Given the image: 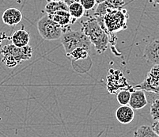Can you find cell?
Masks as SVG:
<instances>
[{"instance_id":"27","label":"cell","mask_w":159,"mask_h":137,"mask_svg":"<svg viewBox=\"0 0 159 137\" xmlns=\"http://www.w3.org/2000/svg\"><path fill=\"white\" fill-rule=\"evenodd\" d=\"M48 2H52V1H62V0H47Z\"/></svg>"},{"instance_id":"5","label":"cell","mask_w":159,"mask_h":137,"mask_svg":"<svg viewBox=\"0 0 159 137\" xmlns=\"http://www.w3.org/2000/svg\"><path fill=\"white\" fill-rule=\"evenodd\" d=\"M106 87L110 94H116L119 90L124 89L134 90V87L128 84L124 74L117 69H110L109 71V74L107 76Z\"/></svg>"},{"instance_id":"7","label":"cell","mask_w":159,"mask_h":137,"mask_svg":"<svg viewBox=\"0 0 159 137\" xmlns=\"http://www.w3.org/2000/svg\"><path fill=\"white\" fill-rule=\"evenodd\" d=\"M33 48L30 45L24 46V47H17L13 44H6L2 49L0 50V54L10 55L13 56L18 62V64L25 60H30L33 56Z\"/></svg>"},{"instance_id":"2","label":"cell","mask_w":159,"mask_h":137,"mask_svg":"<svg viewBox=\"0 0 159 137\" xmlns=\"http://www.w3.org/2000/svg\"><path fill=\"white\" fill-rule=\"evenodd\" d=\"M128 11L126 9L111 10L107 11L104 16V25L105 31L109 37V42H112L114 34L128 28Z\"/></svg>"},{"instance_id":"8","label":"cell","mask_w":159,"mask_h":137,"mask_svg":"<svg viewBox=\"0 0 159 137\" xmlns=\"http://www.w3.org/2000/svg\"><path fill=\"white\" fill-rule=\"evenodd\" d=\"M124 5H125L124 0H106L102 3L98 4L93 17L96 18L101 27L105 31V25H104V16L106 14L107 11H111V10L122 9L124 8Z\"/></svg>"},{"instance_id":"22","label":"cell","mask_w":159,"mask_h":137,"mask_svg":"<svg viewBox=\"0 0 159 137\" xmlns=\"http://www.w3.org/2000/svg\"><path fill=\"white\" fill-rule=\"evenodd\" d=\"M79 2L82 6V7L84 8L85 11H88L93 10L97 4L95 0H80Z\"/></svg>"},{"instance_id":"4","label":"cell","mask_w":159,"mask_h":137,"mask_svg":"<svg viewBox=\"0 0 159 137\" xmlns=\"http://www.w3.org/2000/svg\"><path fill=\"white\" fill-rule=\"evenodd\" d=\"M39 34L45 41H56L59 40L63 34L61 27L49 18L47 14L39 19L37 23Z\"/></svg>"},{"instance_id":"6","label":"cell","mask_w":159,"mask_h":137,"mask_svg":"<svg viewBox=\"0 0 159 137\" xmlns=\"http://www.w3.org/2000/svg\"><path fill=\"white\" fill-rule=\"evenodd\" d=\"M137 88L154 94H159V64H154L151 67L144 81L136 85L134 89Z\"/></svg>"},{"instance_id":"21","label":"cell","mask_w":159,"mask_h":137,"mask_svg":"<svg viewBox=\"0 0 159 137\" xmlns=\"http://www.w3.org/2000/svg\"><path fill=\"white\" fill-rule=\"evenodd\" d=\"M150 112L154 121L159 120V98L154 99L152 102L150 106Z\"/></svg>"},{"instance_id":"23","label":"cell","mask_w":159,"mask_h":137,"mask_svg":"<svg viewBox=\"0 0 159 137\" xmlns=\"http://www.w3.org/2000/svg\"><path fill=\"white\" fill-rule=\"evenodd\" d=\"M151 128L153 129L154 132H155L157 135H159V120H157V121H154V123L151 125Z\"/></svg>"},{"instance_id":"10","label":"cell","mask_w":159,"mask_h":137,"mask_svg":"<svg viewBox=\"0 0 159 137\" xmlns=\"http://www.w3.org/2000/svg\"><path fill=\"white\" fill-rule=\"evenodd\" d=\"M143 57L148 63L159 64V40H153L144 48Z\"/></svg>"},{"instance_id":"16","label":"cell","mask_w":159,"mask_h":137,"mask_svg":"<svg viewBox=\"0 0 159 137\" xmlns=\"http://www.w3.org/2000/svg\"><path fill=\"white\" fill-rule=\"evenodd\" d=\"M58 11H68V6L62 0L48 2L44 7V11L47 14H52Z\"/></svg>"},{"instance_id":"25","label":"cell","mask_w":159,"mask_h":137,"mask_svg":"<svg viewBox=\"0 0 159 137\" xmlns=\"http://www.w3.org/2000/svg\"><path fill=\"white\" fill-rule=\"evenodd\" d=\"M95 1H96L97 4H100L102 3V2H105V1H106V0H95Z\"/></svg>"},{"instance_id":"14","label":"cell","mask_w":159,"mask_h":137,"mask_svg":"<svg viewBox=\"0 0 159 137\" xmlns=\"http://www.w3.org/2000/svg\"><path fill=\"white\" fill-rule=\"evenodd\" d=\"M10 39L12 41L13 44L17 47L21 48L28 45L30 41V36L28 32L25 30L24 26H22L21 30L14 32Z\"/></svg>"},{"instance_id":"9","label":"cell","mask_w":159,"mask_h":137,"mask_svg":"<svg viewBox=\"0 0 159 137\" xmlns=\"http://www.w3.org/2000/svg\"><path fill=\"white\" fill-rule=\"evenodd\" d=\"M49 18L57 23L63 30V34L67 31H70L71 25L75 24L77 20L74 19L68 12V11H58L52 14H48Z\"/></svg>"},{"instance_id":"20","label":"cell","mask_w":159,"mask_h":137,"mask_svg":"<svg viewBox=\"0 0 159 137\" xmlns=\"http://www.w3.org/2000/svg\"><path fill=\"white\" fill-rule=\"evenodd\" d=\"M132 90L124 89V90H120L119 92L116 93V99L117 102H119L120 105L121 106H126L128 105L131 97V93Z\"/></svg>"},{"instance_id":"19","label":"cell","mask_w":159,"mask_h":137,"mask_svg":"<svg viewBox=\"0 0 159 137\" xmlns=\"http://www.w3.org/2000/svg\"><path fill=\"white\" fill-rule=\"evenodd\" d=\"M133 137H159L148 125H142L134 132Z\"/></svg>"},{"instance_id":"24","label":"cell","mask_w":159,"mask_h":137,"mask_svg":"<svg viewBox=\"0 0 159 137\" xmlns=\"http://www.w3.org/2000/svg\"><path fill=\"white\" fill-rule=\"evenodd\" d=\"M63 2L66 4L67 6L70 5V4L74 3V2H79L80 0H63Z\"/></svg>"},{"instance_id":"26","label":"cell","mask_w":159,"mask_h":137,"mask_svg":"<svg viewBox=\"0 0 159 137\" xmlns=\"http://www.w3.org/2000/svg\"><path fill=\"white\" fill-rule=\"evenodd\" d=\"M150 1H152V2H154L155 4H158L159 5V0H150Z\"/></svg>"},{"instance_id":"12","label":"cell","mask_w":159,"mask_h":137,"mask_svg":"<svg viewBox=\"0 0 159 137\" xmlns=\"http://www.w3.org/2000/svg\"><path fill=\"white\" fill-rule=\"evenodd\" d=\"M2 19L4 24L10 26H15L18 25L22 20V14L17 8H9L6 10L2 16Z\"/></svg>"},{"instance_id":"18","label":"cell","mask_w":159,"mask_h":137,"mask_svg":"<svg viewBox=\"0 0 159 137\" xmlns=\"http://www.w3.org/2000/svg\"><path fill=\"white\" fill-rule=\"evenodd\" d=\"M68 12L74 19L77 20L85 15V10L80 2H74L68 6Z\"/></svg>"},{"instance_id":"13","label":"cell","mask_w":159,"mask_h":137,"mask_svg":"<svg viewBox=\"0 0 159 137\" xmlns=\"http://www.w3.org/2000/svg\"><path fill=\"white\" fill-rule=\"evenodd\" d=\"M116 117L120 123L127 125L131 123L134 120L135 112L134 109L128 105L120 106L116 111Z\"/></svg>"},{"instance_id":"15","label":"cell","mask_w":159,"mask_h":137,"mask_svg":"<svg viewBox=\"0 0 159 137\" xmlns=\"http://www.w3.org/2000/svg\"><path fill=\"white\" fill-rule=\"evenodd\" d=\"M66 57L71 62L79 61V60H86L89 58V51L82 48H76L72 50L70 53L66 54Z\"/></svg>"},{"instance_id":"3","label":"cell","mask_w":159,"mask_h":137,"mask_svg":"<svg viewBox=\"0 0 159 137\" xmlns=\"http://www.w3.org/2000/svg\"><path fill=\"white\" fill-rule=\"evenodd\" d=\"M60 40L66 54L70 53L76 48H82L90 51V41L82 31H73L70 30L62 34Z\"/></svg>"},{"instance_id":"11","label":"cell","mask_w":159,"mask_h":137,"mask_svg":"<svg viewBox=\"0 0 159 137\" xmlns=\"http://www.w3.org/2000/svg\"><path fill=\"white\" fill-rule=\"evenodd\" d=\"M148 104L145 91L143 90H134L131 91L128 106L133 109H141Z\"/></svg>"},{"instance_id":"17","label":"cell","mask_w":159,"mask_h":137,"mask_svg":"<svg viewBox=\"0 0 159 137\" xmlns=\"http://www.w3.org/2000/svg\"><path fill=\"white\" fill-rule=\"evenodd\" d=\"M71 63L73 68L75 69V71L79 72V73H86L92 66V60L90 57L86 60L71 62Z\"/></svg>"},{"instance_id":"1","label":"cell","mask_w":159,"mask_h":137,"mask_svg":"<svg viewBox=\"0 0 159 137\" xmlns=\"http://www.w3.org/2000/svg\"><path fill=\"white\" fill-rule=\"evenodd\" d=\"M81 31L89 38L98 54H102L108 48L109 37L101 27L93 16H89L86 21H81Z\"/></svg>"}]
</instances>
